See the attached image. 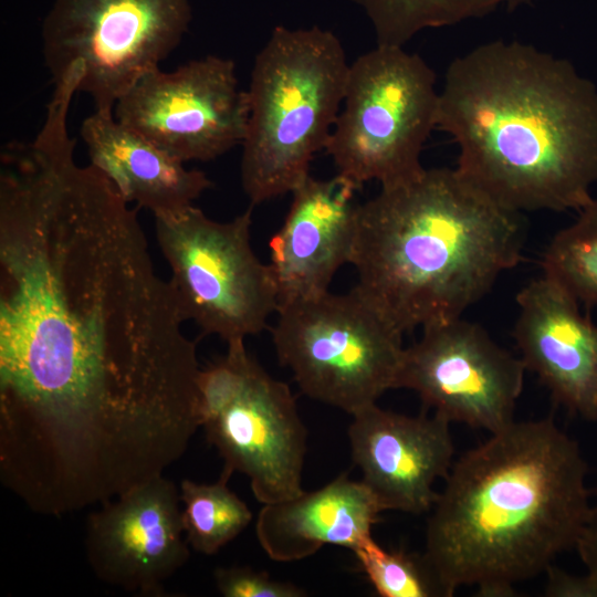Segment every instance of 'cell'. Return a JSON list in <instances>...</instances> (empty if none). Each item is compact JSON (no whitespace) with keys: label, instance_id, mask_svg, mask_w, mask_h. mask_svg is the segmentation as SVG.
I'll return each instance as SVG.
<instances>
[{"label":"cell","instance_id":"obj_26","mask_svg":"<svg viewBox=\"0 0 597 597\" xmlns=\"http://www.w3.org/2000/svg\"><path fill=\"white\" fill-rule=\"evenodd\" d=\"M576 549L587 572L597 576V504L591 505L588 521Z\"/></svg>","mask_w":597,"mask_h":597},{"label":"cell","instance_id":"obj_21","mask_svg":"<svg viewBox=\"0 0 597 597\" xmlns=\"http://www.w3.org/2000/svg\"><path fill=\"white\" fill-rule=\"evenodd\" d=\"M552 238L542 259L543 274L563 285L580 304L597 305V199Z\"/></svg>","mask_w":597,"mask_h":597},{"label":"cell","instance_id":"obj_3","mask_svg":"<svg viewBox=\"0 0 597 597\" xmlns=\"http://www.w3.org/2000/svg\"><path fill=\"white\" fill-rule=\"evenodd\" d=\"M578 443L551 418L513 421L453 462L423 555L451 597L515 595L577 547L591 505Z\"/></svg>","mask_w":597,"mask_h":597},{"label":"cell","instance_id":"obj_6","mask_svg":"<svg viewBox=\"0 0 597 597\" xmlns=\"http://www.w3.org/2000/svg\"><path fill=\"white\" fill-rule=\"evenodd\" d=\"M438 105L436 74L420 55L377 44L358 56L349 64L343 105L324 148L337 175L358 188L367 181L390 188L420 177Z\"/></svg>","mask_w":597,"mask_h":597},{"label":"cell","instance_id":"obj_5","mask_svg":"<svg viewBox=\"0 0 597 597\" xmlns=\"http://www.w3.org/2000/svg\"><path fill=\"white\" fill-rule=\"evenodd\" d=\"M349 64L318 27H276L255 55L242 142L241 184L251 205L292 192L308 176L341 112Z\"/></svg>","mask_w":597,"mask_h":597},{"label":"cell","instance_id":"obj_20","mask_svg":"<svg viewBox=\"0 0 597 597\" xmlns=\"http://www.w3.org/2000/svg\"><path fill=\"white\" fill-rule=\"evenodd\" d=\"M375 30L377 44L404 46L418 32L482 15L528 0H353Z\"/></svg>","mask_w":597,"mask_h":597},{"label":"cell","instance_id":"obj_25","mask_svg":"<svg viewBox=\"0 0 597 597\" xmlns=\"http://www.w3.org/2000/svg\"><path fill=\"white\" fill-rule=\"evenodd\" d=\"M546 574L545 595L548 597H597V576L572 575L554 565Z\"/></svg>","mask_w":597,"mask_h":597},{"label":"cell","instance_id":"obj_23","mask_svg":"<svg viewBox=\"0 0 597 597\" xmlns=\"http://www.w3.org/2000/svg\"><path fill=\"white\" fill-rule=\"evenodd\" d=\"M227 346V354L200 369L198 376L201 427L235 400L259 365L247 352L244 341L232 342Z\"/></svg>","mask_w":597,"mask_h":597},{"label":"cell","instance_id":"obj_22","mask_svg":"<svg viewBox=\"0 0 597 597\" xmlns=\"http://www.w3.org/2000/svg\"><path fill=\"white\" fill-rule=\"evenodd\" d=\"M353 553L381 597H449L423 554L388 551L375 540Z\"/></svg>","mask_w":597,"mask_h":597},{"label":"cell","instance_id":"obj_9","mask_svg":"<svg viewBox=\"0 0 597 597\" xmlns=\"http://www.w3.org/2000/svg\"><path fill=\"white\" fill-rule=\"evenodd\" d=\"M189 21L188 0H55L42 29L44 63L53 82L81 63L78 91L95 109L114 111L178 46Z\"/></svg>","mask_w":597,"mask_h":597},{"label":"cell","instance_id":"obj_15","mask_svg":"<svg viewBox=\"0 0 597 597\" xmlns=\"http://www.w3.org/2000/svg\"><path fill=\"white\" fill-rule=\"evenodd\" d=\"M513 337L526 370L556 404L597 420V324L563 285L542 274L516 294Z\"/></svg>","mask_w":597,"mask_h":597},{"label":"cell","instance_id":"obj_11","mask_svg":"<svg viewBox=\"0 0 597 597\" xmlns=\"http://www.w3.org/2000/svg\"><path fill=\"white\" fill-rule=\"evenodd\" d=\"M525 371L521 357L459 317L423 327L421 337L405 347L395 389L413 390L449 422L494 433L514 421Z\"/></svg>","mask_w":597,"mask_h":597},{"label":"cell","instance_id":"obj_14","mask_svg":"<svg viewBox=\"0 0 597 597\" xmlns=\"http://www.w3.org/2000/svg\"><path fill=\"white\" fill-rule=\"evenodd\" d=\"M352 417V458L384 511L429 512L438 498L436 481L446 479L453 464L451 422L436 413L384 410L377 404Z\"/></svg>","mask_w":597,"mask_h":597},{"label":"cell","instance_id":"obj_8","mask_svg":"<svg viewBox=\"0 0 597 597\" xmlns=\"http://www.w3.org/2000/svg\"><path fill=\"white\" fill-rule=\"evenodd\" d=\"M251 213L219 222L192 205L154 216L185 320L227 344L262 332L280 304L271 266L251 247Z\"/></svg>","mask_w":597,"mask_h":597},{"label":"cell","instance_id":"obj_12","mask_svg":"<svg viewBox=\"0 0 597 597\" xmlns=\"http://www.w3.org/2000/svg\"><path fill=\"white\" fill-rule=\"evenodd\" d=\"M176 484L153 478L102 504L86 523L85 551L97 578L157 596L189 558Z\"/></svg>","mask_w":597,"mask_h":597},{"label":"cell","instance_id":"obj_13","mask_svg":"<svg viewBox=\"0 0 597 597\" xmlns=\"http://www.w3.org/2000/svg\"><path fill=\"white\" fill-rule=\"evenodd\" d=\"M202 428L223 459L222 471L245 474L263 505L304 491L306 428L290 387L260 365L235 400Z\"/></svg>","mask_w":597,"mask_h":597},{"label":"cell","instance_id":"obj_16","mask_svg":"<svg viewBox=\"0 0 597 597\" xmlns=\"http://www.w3.org/2000/svg\"><path fill=\"white\" fill-rule=\"evenodd\" d=\"M357 189L339 175L325 180L308 176L291 192L286 218L269 243L280 304L328 292L339 268L350 263Z\"/></svg>","mask_w":597,"mask_h":597},{"label":"cell","instance_id":"obj_7","mask_svg":"<svg viewBox=\"0 0 597 597\" xmlns=\"http://www.w3.org/2000/svg\"><path fill=\"white\" fill-rule=\"evenodd\" d=\"M276 314V356L307 397L354 415L395 389L404 334L356 291L282 303Z\"/></svg>","mask_w":597,"mask_h":597},{"label":"cell","instance_id":"obj_18","mask_svg":"<svg viewBox=\"0 0 597 597\" xmlns=\"http://www.w3.org/2000/svg\"><path fill=\"white\" fill-rule=\"evenodd\" d=\"M91 165L102 171L128 202L155 214L175 212L212 186L207 175L118 122L114 111L95 109L81 125Z\"/></svg>","mask_w":597,"mask_h":597},{"label":"cell","instance_id":"obj_19","mask_svg":"<svg viewBox=\"0 0 597 597\" xmlns=\"http://www.w3.org/2000/svg\"><path fill=\"white\" fill-rule=\"evenodd\" d=\"M232 474L222 471L210 484L184 480L180 502L187 543L196 552L216 554L234 540L251 522L248 505L228 486Z\"/></svg>","mask_w":597,"mask_h":597},{"label":"cell","instance_id":"obj_2","mask_svg":"<svg viewBox=\"0 0 597 597\" xmlns=\"http://www.w3.org/2000/svg\"><path fill=\"white\" fill-rule=\"evenodd\" d=\"M437 129L455 169L501 207L579 211L597 180V91L565 59L519 41L455 57L439 91Z\"/></svg>","mask_w":597,"mask_h":597},{"label":"cell","instance_id":"obj_4","mask_svg":"<svg viewBox=\"0 0 597 597\" xmlns=\"http://www.w3.org/2000/svg\"><path fill=\"white\" fill-rule=\"evenodd\" d=\"M521 213L455 168L426 169L359 203L353 289L402 334L462 317L521 260Z\"/></svg>","mask_w":597,"mask_h":597},{"label":"cell","instance_id":"obj_17","mask_svg":"<svg viewBox=\"0 0 597 597\" xmlns=\"http://www.w3.org/2000/svg\"><path fill=\"white\" fill-rule=\"evenodd\" d=\"M384 512L373 492L342 474L315 491L260 510L255 533L275 562H294L312 556L325 545L355 552L373 541V526Z\"/></svg>","mask_w":597,"mask_h":597},{"label":"cell","instance_id":"obj_10","mask_svg":"<svg viewBox=\"0 0 597 597\" xmlns=\"http://www.w3.org/2000/svg\"><path fill=\"white\" fill-rule=\"evenodd\" d=\"M114 116L182 163L209 161L242 144L248 93L232 60L207 55L148 72L116 102Z\"/></svg>","mask_w":597,"mask_h":597},{"label":"cell","instance_id":"obj_1","mask_svg":"<svg viewBox=\"0 0 597 597\" xmlns=\"http://www.w3.org/2000/svg\"><path fill=\"white\" fill-rule=\"evenodd\" d=\"M75 144L51 115L0 156V458L97 486L187 448L201 368L137 209Z\"/></svg>","mask_w":597,"mask_h":597},{"label":"cell","instance_id":"obj_24","mask_svg":"<svg viewBox=\"0 0 597 597\" xmlns=\"http://www.w3.org/2000/svg\"><path fill=\"white\" fill-rule=\"evenodd\" d=\"M217 589L224 597H303L298 586L279 582L265 572L247 566L219 567L213 573Z\"/></svg>","mask_w":597,"mask_h":597}]
</instances>
